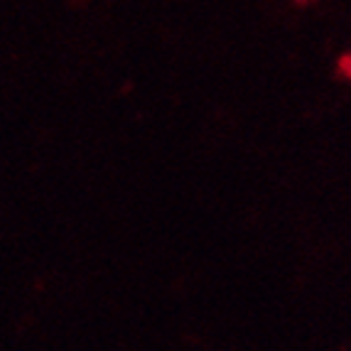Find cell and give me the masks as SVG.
Instances as JSON below:
<instances>
[{"label": "cell", "instance_id": "cell-1", "mask_svg": "<svg viewBox=\"0 0 351 351\" xmlns=\"http://www.w3.org/2000/svg\"><path fill=\"white\" fill-rule=\"evenodd\" d=\"M339 69L344 71V74L351 79V57H344V59H341V62H339Z\"/></svg>", "mask_w": 351, "mask_h": 351}]
</instances>
